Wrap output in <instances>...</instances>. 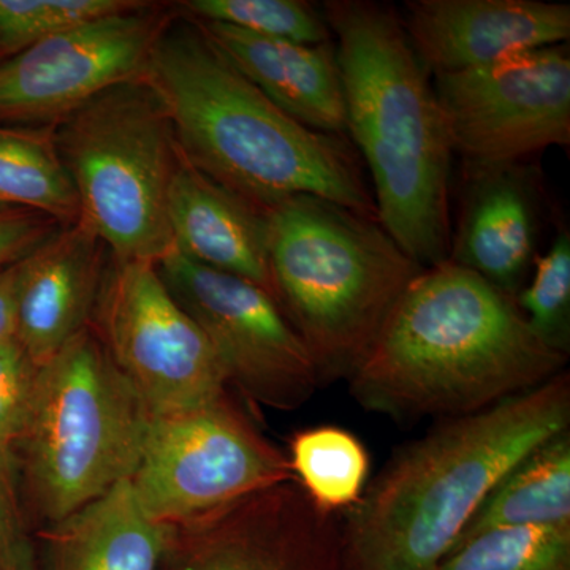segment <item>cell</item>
Segmentation results:
<instances>
[{
	"mask_svg": "<svg viewBox=\"0 0 570 570\" xmlns=\"http://www.w3.org/2000/svg\"><path fill=\"white\" fill-rule=\"evenodd\" d=\"M566 363L515 299L448 261L412 281L348 389L360 406L396 422L444 420L539 387Z\"/></svg>",
	"mask_w": 570,
	"mask_h": 570,
	"instance_id": "1",
	"label": "cell"
},
{
	"mask_svg": "<svg viewBox=\"0 0 570 570\" xmlns=\"http://www.w3.org/2000/svg\"><path fill=\"white\" fill-rule=\"evenodd\" d=\"M179 154L261 208L316 195L366 216L376 205L347 137L307 129L255 88L197 21L165 26L146 66Z\"/></svg>",
	"mask_w": 570,
	"mask_h": 570,
	"instance_id": "2",
	"label": "cell"
},
{
	"mask_svg": "<svg viewBox=\"0 0 570 570\" xmlns=\"http://www.w3.org/2000/svg\"><path fill=\"white\" fill-rule=\"evenodd\" d=\"M570 430V377L444 419L400 450L341 521L346 570H438L494 487Z\"/></svg>",
	"mask_w": 570,
	"mask_h": 570,
	"instance_id": "3",
	"label": "cell"
},
{
	"mask_svg": "<svg viewBox=\"0 0 570 570\" xmlns=\"http://www.w3.org/2000/svg\"><path fill=\"white\" fill-rule=\"evenodd\" d=\"M322 11L336 45L346 135L373 178L379 223L423 268L448 262L453 149L430 71L392 7L328 0Z\"/></svg>",
	"mask_w": 570,
	"mask_h": 570,
	"instance_id": "4",
	"label": "cell"
},
{
	"mask_svg": "<svg viewBox=\"0 0 570 570\" xmlns=\"http://www.w3.org/2000/svg\"><path fill=\"white\" fill-rule=\"evenodd\" d=\"M273 295L322 384L351 377L423 272L377 217L316 195L265 209Z\"/></svg>",
	"mask_w": 570,
	"mask_h": 570,
	"instance_id": "5",
	"label": "cell"
},
{
	"mask_svg": "<svg viewBox=\"0 0 570 570\" xmlns=\"http://www.w3.org/2000/svg\"><path fill=\"white\" fill-rule=\"evenodd\" d=\"M151 412L92 326L40 367L18 442L26 498L41 530L132 478Z\"/></svg>",
	"mask_w": 570,
	"mask_h": 570,
	"instance_id": "6",
	"label": "cell"
},
{
	"mask_svg": "<svg viewBox=\"0 0 570 570\" xmlns=\"http://www.w3.org/2000/svg\"><path fill=\"white\" fill-rule=\"evenodd\" d=\"M80 220L112 261L157 264L174 250L168 193L181 154L145 80L115 86L52 127Z\"/></svg>",
	"mask_w": 570,
	"mask_h": 570,
	"instance_id": "7",
	"label": "cell"
},
{
	"mask_svg": "<svg viewBox=\"0 0 570 570\" xmlns=\"http://www.w3.org/2000/svg\"><path fill=\"white\" fill-rule=\"evenodd\" d=\"M291 480L287 455L225 392L151 415L129 482L149 519L175 527Z\"/></svg>",
	"mask_w": 570,
	"mask_h": 570,
	"instance_id": "8",
	"label": "cell"
},
{
	"mask_svg": "<svg viewBox=\"0 0 570 570\" xmlns=\"http://www.w3.org/2000/svg\"><path fill=\"white\" fill-rule=\"evenodd\" d=\"M156 268L208 337L228 387L247 403L294 411L313 397L322 384L316 363L268 291L195 264L175 249Z\"/></svg>",
	"mask_w": 570,
	"mask_h": 570,
	"instance_id": "9",
	"label": "cell"
},
{
	"mask_svg": "<svg viewBox=\"0 0 570 570\" xmlns=\"http://www.w3.org/2000/svg\"><path fill=\"white\" fill-rule=\"evenodd\" d=\"M91 326L151 415L200 406L227 392L208 337L156 264L111 258Z\"/></svg>",
	"mask_w": 570,
	"mask_h": 570,
	"instance_id": "10",
	"label": "cell"
},
{
	"mask_svg": "<svg viewBox=\"0 0 570 570\" xmlns=\"http://www.w3.org/2000/svg\"><path fill=\"white\" fill-rule=\"evenodd\" d=\"M453 153L466 167H501L570 142L566 43L434 77Z\"/></svg>",
	"mask_w": 570,
	"mask_h": 570,
	"instance_id": "11",
	"label": "cell"
},
{
	"mask_svg": "<svg viewBox=\"0 0 570 570\" xmlns=\"http://www.w3.org/2000/svg\"><path fill=\"white\" fill-rule=\"evenodd\" d=\"M154 7L55 33L0 61V126L55 127L94 97L145 77L168 24Z\"/></svg>",
	"mask_w": 570,
	"mask_h": 570,
	"instance_id": "12",
	"label": "cell"
},
{
	"mask_svg": "<svg viewBox=\"0 0 570 570\" xmlns=\"http://www.w3.org/2000/svg\"><path fill=\"white\" fill-rule=\"evenodd\" d=\"M165 528L159 570H346L341 520L294 480Z\"/></svg>",
	"mask_w": 570,
	"mask_h": 570,
	"instance_id": "13",
	"label": "cell"
},
{
	"mask_svg": "<svg viewBox=\"0 0 570 570\" xmlns=\"http://www.w3.org/2000/svg\"><path fill=\"white\" fill-rule=\"evenodd\" d=\"M404 29L430 73H460L562 45L570 7L540 0H412Z\"/></svg>",
	"mask_w": 570,
	"mask_h": 570,
	"instance_id": "14",
	"label": "cell"
},
{
	"mask_svg": "<svg viewBox=\"0 0 570 570\" xmlns=\"http://www.w3.org/2000/svg\"><path fill=\"white\" fill-rule=\"evenodd\" d=\"M105 246L81 220L58 228L20 265L14 337L45 366L91 326L107 262Z\"/></svg>",
	"mask_w": 570,
	"mask_h": 570,
	"instance_id": "15",
	"label": "cell"
},
{
	"mask_svg": "<svg viewBox=\"0 0 570 570\" xmlns=\"http://www.w3.org/2000/svg\"><path fill=\"white\" fill-rule=\"evenodd\" d=\"M449 261L515 299L535 262L538 187L523 164L466 167Z\"/></svg>",
	"mask_w": 570,
	"mask_h": 570,
	"instance_id": "16",
	"label": "cell"
},
{
	"mask_svg": "<svg viewBox=\"0 0 570 570\" xmlns=\"http://www.w3.org/2000/svg\"><path fill=\"white\" fill-rule=\"evenodd\" d=\"M168 224L174 249L184 257L243 277L273 295L265 209L213 181L183 157L168 193Z\"/></svg>",
	"mask_w": 570,
	"mask_h": 570,
	"instance_id": "17",
	"label": "cell"
},
{
	"mask_svg": "<svg viewBox=\"0 0 570 570\" xmlns=\"http://www.w3.org/2000/svg\"><path fill=\"white\" fill-rule=\"evenodd\" d=\"M198 24L225 58L296 122L316 132L347 137L335 41L295 43L216 22Z\"/></svg>",
	"mask_w": 570,
	"mask_h": 570,
	"instance_id": "18",
	"label": "cell"
},
{
	"mask_svg": "<svg viewBox=\"0 0 570 570\" xmlns=\"http://www.w3.org/2000/svg\"><path fill=\"white\" fill-rule=\"evenodd\" d=\"M39 538L36 570H159L167 528L146 515L124 480Z\"/></svg>",
	"mask_w": 570,
	"mask_h": 570,
	"instance_id": "19",
	"label": "cell"
},
{
	"mask_svg": "<svg viewBox=\"0 0 570 570\" xmlns=\"http://www.w3.org/2000/svg\"><path fill=\"white\" fill-rule=\"evenodd\" d=\"M568 524L570 430L542 442L510 469L474 513L456 547L493 530Z\"/></svg>",
	"mask_w": 570,
	"mask_h": 570,
	"instance_id": "20",
	"label": "cell"
},
{
	"mask_svg": "<svg viewBox=\"0 0 570 570\" xmlns=\"http://www.w3.org/2000/svg\"><path fill=\"white\" fill-rule=\"evenodd\" d=\"M0 206L45 214L62 227L80 220V204L52 127L0 126Z\"/></svg>",
	"mask_w": 570,
	"mask_h": 570,
	"instance_id": "21",
	"label": "cell"
},
{
	"mask_svg": "<svg viewBox=\"0 0 570 570\" xmlns=\"http://www.w3.org/2000/svg\"><path fill=\"white\" fill-rule=\"evenodd\" d=\"M292 478L326 515L351 512L370 483V455L351 431L321 425L296 431L285 453Z\"/></svg>",
	"mask_w": 570,
	"mask_h": 570,
	"instance_id": "22",
	"label": "cell"
},
{
	"mask_svg": "<svg viewBox=\"0 0 570 570\" xmlns=\"http://www.w3.org/2000/svg\"><path fill=\"white\" fill-rule=\"evenodd\" d=\"M438 570H570V524L483 532L456 547Z\"/></svg>",
	"mask_w": 570,
	"mask_h": 570,
	"instance_id": "23",
	"label": "cell"
},
{
	"mask_svg": "<svg viewBox=\"0 0 570 570\" xmlns=\"http://www.w3.org/2000/svg\"><path fill=\"white\" fill-rule=\"evenodd\" d=\"M181 9L198 22H216L238 31L318 45L333 40L324 11L303 0H186Z\"/></svg>",
	"mask_w": 570,
	"mask_h": 570,
	"instance_id": "24",
	"label": "cell"
},
{
	"mask_svg": "<svg viewBox=\"0 0 570 570\" xmlns=\"http://www.w3.org/2000/svg\"><path fill=\"white\" fill-rule=\"evenodd\" d=\"M145 6L137 0H0V61L66 29Z\"/></svg>",
	"mask_w": 570,
	"mask_h": 570,
	"instance_id": "25",
	"label": "cell"
},
{
	"mask_svg": "<svg viewBox=\"0 0 570 570\" xmlns=\"http://www.w3.org/2000/svg\"><path fill=\"white\" fill-rule=\"evenodd\" d=\"M530 283L515 303L532 333L551 351L570 348V235L561 228L546 254L534 262Z\"/></svg>",
	"mask_w": 570,
	"mask_h": 570,
	"instance_id": "26",
	"label": "cell"
},
{
	"mask_svg": "<svg viewBox=\"0 0 570 570\" xmlns=\"http://www.w3.org/2000/svg\"><path fill=\"white\" fill-rule=\"evenodd\" d=\"M40 366L14 336L0 341V453L11 450L24 434L36 400Z\"/></svg>",
	"mask_w": 570,
	"mask_h": 570,
	"instance_id": "27",
	"label": "cell"
},
{
	"mask_svg": "<svg viewBox=\"0 0 570 570\" xmlns=\"http://www.w3.org/2000/svg\"><path fill=\"white\" fill-rule=\"evenodd\" d=\"M11 461L0 453V570H36V543L22 519Z\"/></svg>",
	"mask_w": 570,
	"mask_h": 570,
	"instance_id": "28",
	"label": "cell"
},
{
	"mask_svg": "<svg viewBox=\"0 0 570 570\" xmlns=\"http://www.w3.org/2000/svg\"><path fill=\"white\" fill-rule=\"evenodd\" d=\"M61 227L45 214L0 206V269L28 257Z\"/></svg>",
	"mask_w": 570,
	"mask_h": 570,
	"instance_id": "29",
	"label": "cell"
},
{
	"mask_svg": "<svg viewBox=\"0 0 570 570\" xmlns=\"http://www.w3.org/2000/svg\"><path fill=\"white\" fill-rule=\"evenodd\" d=\"M20 265L21 261L18 264L0 269V341L14 336Z\"/></svg>",
	"mask_w": 570,
	"mask_h": 570,
	"instance_id": "30",
	"label": "cell"
}]
</instances>
